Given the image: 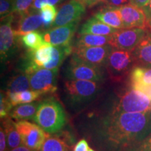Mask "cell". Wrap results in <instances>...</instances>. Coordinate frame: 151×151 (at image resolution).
<instances>
[{"instance_id": "cell-6", "label": "cell", "mask_w": 151, "mask_h": 151, "mask_svg": "<svg viewBox=\"0 0 151 151\" xmlns=\"http://www.w3.org/2000/svg\"><path fill=\"white\" fill-rule=\"evenodd\" d=\"M65 76L69 80L99 81L103 78L101 67L83 61L73 54L65 69Z\"/></svg>"}, {"instance_id": "cell-36", "label": "cell", "mask_w": 151, "mask_h": 151, "mask_svg": "<svg viewBox=\"0 0 151 151\" xmlns=\"http://www.w3.org/2000/svg\"><path fill=\"white\" fill-rule=\"evenodd\" d=\"M139 151H151V133L141 142Z\"/></svg>"}, {"instance_id": "cell-30", "label": "cell", "mask_w": 151, "mask_h": 151, "mask_svg": "<svg viewBox=\"0 0 151 151\" xmlns=\"http://www.w3.org/2000/svg\"><path fill=\"white\" fill-rule=\"evenodd\" d=\"M35 0H14V14L22 15L31 9Z\"/></svg>"}, {"instance_id": "cell-43", "label": "cell", "mask_w": 151, "mask_h": 151, "mask_svg": "<svg viewBox=\"0 0 151 151\" xmlns=\"http://www.w3.org/2000/svg\"><path fill=\"white\" fill-rule=\"evenodd\" d=\"M64 0H48V3L49 4L55 6L57 4H59L60 3H61Z\"/></svg>"}, {"instance_id": "cell-17", "label": "cell", "mask_w": 151, "mask_h": 151, "mask_svg": "<svg viewBox=\"0 0 151 151\" xmlns=\"http://www.w3.org/2000/svg\"><path fill=\"white\" fill-rule=\"evenodd\" d=\"M94 16L100 21L115 29H120L124 28L119 7L107 6L97 11Z\"/></svg>"}, {"instance_id": "cell-15", "label": "cell", "mask_w": 151, "mask_h": 151, "mask_svg": "<svg viewBox=\"0 0 151 151\" xmlns=\"http://www.w3.org/2000/svg\"><path fill=\"white\" fill-rule=\"evenodd\" d=\"M14 30L18 37H22L26 34L36 31L43 27V20L39 10L30 9L25 14L18 15Z\"/></svg>"}, {"instance_id": "cell-38", "label": "cell", "mask_w": 151, "mask_h": 151, "mask_svg": "<svg viewBox=\"0 0 151 151\" xmlns=\"http://www.w3.org/2000/svg\"><path fill=\"white\" fill-rule=\"evenodd\" d=\"M128 1L129 0H106L105 2L108 6H111L120 7L126 4V3H127Z\"/></svg>"}, {"instance_id": "cell-14", "label": "cell", "mask_w": 151, "mask_h": 151, "mask_svg": "<svg viewBox=\"0 0 151 151\" xmlns=\"http://www.w3.org/2000/svg\"><path fill=\"white\" fill-rule=\"evenodd\" d=\"M78 22L57 27L46 30L43 33V39L51 46H62L71 43V41L76 30Z\"/></svg>"}, {"instance_id": "cell-2", "label": "cell", "mask_w": 151, "mask_h": 151, "mask_svg": "<svg viewBox=\"0 0 151 151\" xmlns=\"http://www.w3.org/2000/svg\"><path fill=\"white\" fill-rule=\"evenodd\" d=\"M33 120L47 133L55 134L65 124V113L61 104L50 98L39 104Z\"/></svg>"}, {"instance_id": "cell-37", "label": "cell", "mask_w": 151, "mask_h": 151, "mask_svg": "<svg viewBox=\"0 0 151 151\" xmlns=\"http://www.w3.org/2000/svg\"><path fill=\"white\" fill-rule=\"evenodd\" d=\"M129 2L138 8L143 9L146 6H148L150 2V0H129Z\"/></svg>"}, {"instance_id": "cell-40", "label": "cell", "mask_w": 151, "mask_h": 151, "mask_svg": "<svg viewBox=\"0 0 151 151\" xmlns=\"http://www.w3.org/2000/svg\"><path fill=\"white\" fill-rule=\"evenodd\" d=\"M86 7H92L101 2H105L106 0H80Z\"/></svg>"}, {"instance_id": "cell-13", "label": "cell", "mask_w": 151, "mask_h": 151, "mask_svg": "<svg viewBox=\"0 0 151 151\" xmlns=\"http://www.w3.org/2000/svg\"><path fill=\"white\" fill-rule=\"evenodd\" d=\"M124 28H151L143 9L128 4L119 7Z\"/></svg>"}, {"instance_id": "cell-28", "label": "cell", "mask_w": 151, "mask_h": 151, "mask_svg": "<svg viewBox=\"0 0 151 151\" xmlns=\"http://www.w3.org/2000/svg\"><path fill=\"white\" fill-rule=\"evenodd\" d=\"M21 41L29 50H35L48 43L44 41L43 33L37 31L31 32L22 36Z\"/></svg>"}, {"instance_id": "cell-33", "label": "cell", "mask_w": 151, "mask_h": 151, "mask_svg": "<svg viewBox=\"0 0 151 151\" xmlns=\"http://www.w3.org/2000/svg\"><path fill=\"white\" fill-rule=\"evenodd\" d=\"M131 87L132 88H134V89L142 92L143 94L146 95L151 100V84H133L131 85Z\"/></svg>"}, {"instance_id": "cell-31", "label": "cell", "mask_w": 151, "mask_h": 151, "mask_svg": "<svg viewBox=\"0 0 151 151\" xmlns=\"http://www.w3.org/2000/svg\"><path fill=\"white\" fill-rule=\"evenodd\" d=\"M13 106L9 101L8 97L6 93L1 92V97H0V117L1 119L8 117V115L12 110Z\"/></svg>"}, {"instance_id": "cell-25", "label": "cell", "mask_w": 151, "mask_h": 151, "mask_svg": "<svg viewBox=\"0 0 151 151\" xmlns=\"http://www.w3.org/2000/svg\"><path fill=\"white\" fill-rule=\"evenodd\" d=\"M130 82L133 84H151V65H137L130 71Z\"/></svg>"}, {"instance_id": "cell-42", "label": "cell", "mask_w": 151, "mask_h": 151, "mask_svg": "<svg viewBox=\"0 0 151 151\" xmlns=\"http://www.w3.org/2000/svg\"><path fill=\"white\" fill-rule=\"evenodd\" d=\"M9 151H37V150H34L32 149H30L29 148H28L24 145H21V146H19L16 148L11 149V150H9Z\"/></svg>"}, {"instance_id": "cell-19", "label": "cell", "mask_w": 151, "mask_h": 151, "mask_svg": "<svg viewBox=\"0 0 151 151\" xmlns=\"http://www.w3.org/2000/svg\"><path fill=\"white\" fill-rule=\"evenodd\" d=\"M135 63L143 66L151 65V32L146 36L132 50Z\"/></svg>"}, {"instance_id": "cell-4", "label": "cell", "mask_w": 151, "mask_h": 151, "mask_svg": "<svg viewBox=\"0 0 151 151\" xmlns=\"http://www.w3.org/2000/svg\"><path fill=\"white\" fill-rule=\"evenodd\" d=\"M24 72L29 76L32 90L41 92L42 94L55 92L58 69H49L44 67H31L24 69Z\"/></svg>"}, {"instance_id": "cell-3", "label": "cell", "mask_w": 151, "mask_h": 151, "mask_svg": "<svg viewBox=\"0 0 151 151\" xmlns=\"http://www.w3.org/2000/svg\"><path fill=\"white\" fill-rule=\"evenodd\" d=\"M134 64L132 51L113 48L106 64V68L111 80L120 81L131 71Z\"/></svg>"}, {"instance_id": "cell-21", "label": "cell", "mask_w": 151, "mask_h": 151, "mask_svg": "<svg viewBox=\"0 0 151 151\" xmlns=\"http://www.w3.org/2000/svg\"><path fill=\"white\" fill-rule=\"evenodd\" d=\"M1 120V126L4 129L6 135L8 151L22 145L21 136L16 127V122L8 117Z\"/></svg>"}, {"instance_id": "cell-11", "label": "cell", "mask_w": 151, "mask_h": 151, "mask_svg": "<svg viewBox=\"0 0 151 151\" xmlns=\"http://www.w3.org/2000/svg\"><path fill=\"white\" fill-rule=\"evenodd\" d=\"M86 11V6L80 0H69L60 7L50 28L79 22Z\"/></svg>"}, {"instance_id": "cell-35", "label": "cell", "mask_w": 151, "mask_h": 151, "mask_svg": "<svg viewBox=\"0 0 151 151\" xmlns=\"http://www.w3.org/2000/svg\"><path fill=\"white\" fill-rule=\"evenodd\" d=\"M90 147L88 146V143L87 142V141L86 139H83L78 141V143L76 144L73 151H88Z\"/></svg>"}, {"instance_id": "cell-10", "label": "cell", "mask_w": 151, "mask_h": 151, "mask_svg": "<svg viewBox=\"0 0 151 151\" xmlns=\"http://www.w3.org/2000/svg\"><path fill=\"white\" fill-rule=\"evenodd\" d=\"M16 127L22 138V145L39 151L46 139L47 134L41 127L26 120L16 122Z\"/></svg>"}, {"instance_id": "cell-32", "label": "cell", "mask_w": 151, "mask_h": 151, "mask_svg": "<svg viewBox=\"0 0 151 151\" xmlns=\"http://www.w3.org/2000/svg\"><path fill=\"white\" fill-rule=\"evenodd\" d=\"M14 14V0L0 1V16L1 19Z\"/></svg>"}, {"instance_id": "cell-39", "label": "cell", "mask_w": 151, "mask_h": 151, "mask_svg": "<svg viewBox=\"0 0 151 151\" xmlns=\"http://www.w3.org/2000/svg\"><path fill=\"white\" fill-rule=\"evenodd\" d=\"M48 4V0H35L31 9L40 11L45 4Z\"/></svg>"}, {"instance_id": "cell-1", "label": "cell", "mask_w": 151, "mask_h": 151, "mask_svg": "<svg viewBox=\"0 0 151 151\" xmlns=\"http://www.w3.org/2000/svg\"><path fill=\"white\" fill-rule=\"evenodd\" d=\"M100 133L114 146L127 147L142 142L151 133V111L111 113L104 119Z\"/></svg>"}, {"instance_id": "cell-5", "label": "cell", "mask_w": 151, "mask_h": 151, "mask_svg": "<svg viewBox=\"0 0 151 151\" xmlns=\"http://www.w3.org/2000/svg\"><path fill=\"white\" fill-rule=\"evenodd\" d=\"M151 111V100L138 90H127L120 96L112 113H147Z\"/></svg>"}, {"instance_id": "cell-26", "label": "cell", "mask_w": 151, "mask_h": 151, "mask_svg": "<svg viewBox=\"0 0 151 151\" xmlns=\"http://www.w3.org/2000/svg\"><path fill=\"white\" fill-rule=\"evenodd\" d=\"M69 145L64 136H48L39 151H68Z\"/></svg>"}, {"instance_id": "cell-27", "label": "cell", "mask_w": 151, "mask_h": 151, "mask_svg": "<svg viewBox=\"0 0 151 151\" xmlns=\"http://www.w3.org/2000/svg\"><path fill=\"white\" fill-rule=\"evenodd\" d=\"M6 94L8 97L13 106H15L21 104H29L32 102L37 98L40 97L42 94L33 90H27L20 92H15V93H6Z\"/></svg>"}, {"instance_id": "cell-45", "label": "cell", "mask_w": 151, "mask_h": 151, "mask_svg": "<svg viewBox=\"0 0 151 151\" xmlns=\"http://www.w3.org/2000/svg\"><path fill=\"white\" fill-rule=\"evenodd\" d=\"M149 24H150V27H151V20H150V21H149Z\"/></svg>"}, {"instance_id": "cell-22", "label": "cell", "mask_w": 151, "mask_h": 151, "mask_svg": "<svg viewBox=\"0 0 151 151\" xmlns=\"http://www.w3.org/2000/svg\"><path fill=\"white\" fill-rule=\"evenodd\" d=\"M111 35L103 36L96 35H78L75 43V48L78 47L102 46L110 43Z\"/></svg>"}, {"instance_id": "cell-9", "label": "cell", "mask_w": 151, "mask_h": 151, "mask_svg": "<svg viewBox=\"0 0 151 151\" xmlns=\"http://www.w3.org/2000/svg\"><path fill=\"white\" fill-rule=\"evenodd\" d=\"M146 33L147 29L142 28H124L118 29L111 35L109 45L115 48L132 51L141 42Z\"/></svg>"}, {"instance_id": "cell-7", "label": "cell", "mask_w": 151, "mask_h": 151, "mask_svg": "<svg viewBox=\"0 0 151 151\" xmlns=\"http://www.w3.org/2000/svg\"><path fill=\"white\" fill-rule=\"evenodd\" d=\"M14 14L1 19L0 26V53L1 62H5L14 54L17 48V42L20 37L16 35L13 26Z\"/></svg>"}, {"instance_id": "cell-23", "label": "cell", "mask_w": 151, "mask_h": 151, "mask_svg": "<svg viewBox=\"0 0 151 151\" xmlns=\"http://www.w3.org/2000/svg\"><path fill=\"white\" fill-rule=\"evenodd\" d=\"M40 103L22 104L17 106L11 111V118L16 120H34Z\"/></svg>"}, {"instance_id": "cell-34", "label": "cell", "mask_w": 151, "mask_h": 151, "mask_svg": "<svg viewBox=\"0 0 151 151\" xmlns=\"http://www.w3.org/2000/svg\"><path fill=\"white\" fill-rule=\"evenodd\" d=\"M6 140V135L5 130L1 125L0 128V151H8V147Z\"/></svg>"}, {"instance_id": "cell-44", "label": "cell", "mask_w": 151, "mask_h": 151, "mask_svg": "<svg viewBox=\"0 0 151 151\" xmlns=\"http://www.w3.org/2000/svg\"><path fill=\"white\" fill-rule=\"evenodd\" d=\"M88 151H95V150H93V149H92V148H90V149H89V150H88Z\"/></svg>"}, {"instance_id": "cell-18", "label": "cell", "mask_w": 151, "mask_h": 151, "mask_svg": "<svg viewBox=\"0 0 151 151\" xmlns=\"http://www.w3.org/2000/svg\"><path fill=\"white\" fill-rule=\"evenodd\" d=\"M118 29L100 21L99 20H98L94 16L88 19L81 26L78 34L79 35L89 34V35L109 36L112 35Z\"/></svg>"}, {"instance_id": "cell-24", "label": "cell", "mask_w": 151, "mask_h": 151, "mask_svg": "<svg viewBox=\"0 0 151 151\" xmlns=\"http://www.w3.org/2000/svg\"><path fill=\"white\" fill-rule=\"evenodd\" d=\"M30 88L29 76L25 72L19 73L9 79L6 85V93H15L29 90Z\"/></svg>"}, {"instance_id": "cell-20", "label": "cell", "mask_w": 151, "mask_h": 151, "mask_svg": "<svg viewBox=\"0 0 151 151\" xmlns=\"http://www.w3.org/2000/svg\"><path fill=\"white\" fill-rule=\"evenodd\" d=\"M74 48L71 43L62 46H52V58L50 61L44 65V68L49 69H58L64 60L73 52Z\"/></svg>"}, {"instance_id": "cell-16", "label": "cell", "mask_w": 151, "mask_h": 151, "mask_svg": "<svg viewBox=\"0 0 151 151\" xmlns=\"http://www.w3.org/2000/svg\"><path fill=\"white\" fill-rule=\"evenodd\" d=\"M52 48V46L49 43H46L37 50H29L24 68L29 67H44V65L51 60Z\"/></svg>"}, {"instance_id": "cell-29", "label": "cell", "mask_w": 151, "mask_h": 151, "mask_svg": "<svg viewBox=\"0 0 151 151\" xmlns=\"http://www.w3.org/2000/svg\"><path fill=\"white\" fill-rule=\"evenodd\" d=\"M40 12L43 20V27L45 29H50L58 14L55 7L48 3L41 8Z\"/></svg>"}, {"instance_id": "cell-41", "label": "cell", "mask_w": 151, "mask_h": 151, "mask_svg": "<svg viewBox=\"0 0 151 151\" xmlns=\"http://www.w3.org/2000/svg\"><path fill=\"white\" fill-rule=\"evenodd\" d=\"M143 10L144 11L145 14L146 15L147 19H148V21L149 23V21L151 20V0H150V2H149L148 6L144 7V8L143 9Z\"/></svg>"}, {"instance_id": "cell-8", "label": "cell", "mask_w": 151, "mask_h": 151, "mask_svg": "<svg viewBox=\"0 0 151 151\" xmlns=\"http://www.w3.org/2000/svg\"><path fill=\"white\" fill-rule=\"evenodd\" d=\"M65 92L72 102L81 103L92 99L98 91L96 81L69 80L65 83Z\"/></svg>"}, {"instance_id": "cell-12", "label": "cell", "mask_w": 151, "mask_h": 151, "mask_svg": "<svg viewBox=\"0 0 151 151\" xmlns=\"http://www.w3.org/2000/svg\"><path fill=\"white\" fill-rule=\"evenodd\" d=\"M111 45L94 47H78L74 48L73 54L83 61L98 67H106L107 60L112 50Z\"/></svg>"}]
</instances>
